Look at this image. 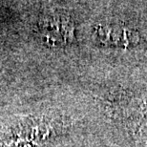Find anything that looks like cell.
<instances>
[{"mask_svg":"<svg viewBox=\"0 0 147 147\" xmlns=\"http://www.w3.org/2000/svg\"><path fill=\"white\" fill-rule=\"evenodd\" d=\"M96 36L100 43L117 47H132L140 40L139 33L123 25L99 24L95 31Z\"/></svg>","mask_w":147,"mask_h":147,"instance_id":"7a4b0ae2","label":"cell"},{"mask_svg":"<svg viewBox=\"0 0 147 147\" xmlns=\"http://www.w3.org/2000/svg\"><path fill=\"white\" fill-rule=\"evenodd\" d=\"M39 29L46 42L52 45L69 43L74 38V23L69 16L53 13L41 18Z\"/></svg>","mask_w":147,"mask_h":147,"instance_id":"6da1fadb","label":"cell"}]
</instances>
